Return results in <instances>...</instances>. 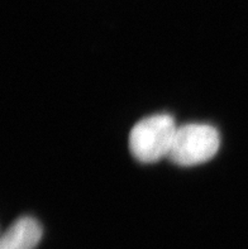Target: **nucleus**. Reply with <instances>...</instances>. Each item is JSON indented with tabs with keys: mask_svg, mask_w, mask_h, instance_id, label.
<instances>
[{
	"mask_svg": "<svg viewBox=\"0 0 248 249\" xmlns=\"http://www.w3.org/2000/svg\"><path fill=\"white\" fill-rule=\"evenodd\" d=\"M220 136L210 124L190 123L179 126L173 138L169 160L182 167L208 162L217 155Z\"/></svg>",
	"mask_w": 248,
	"mask_h": 249,
	"instance_id": "f03ea898",
	"label": "nucleus"
},
{
	"mask_svg": "<svg viewBox=\"0 0 248 249\" xmlns=\"http://www.w3.org/2000/svg\"><path fill=\"white\" fill-rule=\"evenodd\" d=\"M177 128L170 114L143 118L129 133V151L142 163H154L169 157Z\"/></svg>",
	"mask_w": 248,
	"mask_h": 249,
	"instance_id": "f257e3e1",
	"label": "nucleus"
},
{
	"mask_svg": "<svg viewBox=\"0 0 248 249\" xmlns=\"http://www.w3.org/2000/svg\"><path fill=\"white\" fill-rule=\"evenodd\" d=\"M41 224L31 216L17 219L1 237L0 249H35L41 242Z\"/></svg>",
	"mask_w": 248,
	"mask_h": 249,
	"instance_id": "7ed1b4c3",
	"label": "nucleus"
}]
</instances>
